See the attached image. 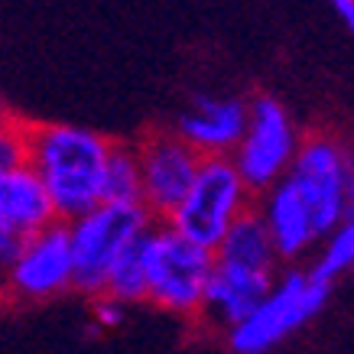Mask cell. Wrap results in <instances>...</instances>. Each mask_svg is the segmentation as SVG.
<instances>
[{
    "mask_svg": "<svg viewBox=\"0 0 354 354\" xmlns=\"http://www.w3.org/2000/svg\"><path fill=\"white\" fill-rule=\"evenodd\" d=\"M153 218L143 205H114L97 202L85 215L65 221L68 247H72V290L101 296L111 263L127 250L133 241L150 231Z\"/></svg>",
    "mask_w": 354,
    "mask_h": 354,
    "instance_id": "4",
    "label": "cell"
},
{
    "mask_svg": "<svg viewBox=\"0 0 354 354\" xmlns=\"http://www.w3.org/2000/svg\"><path fill=\"white\" fill-rule=\"evenodd\" d=\"M20 244H23V237H17V234H10V231H3V227H0V267H3V270L13 263V257H17Z\"/></svg>",
    "mask_w": 354,
    "mask_h": 354,
    "instance_id": "20",
    "label": "cell"
},
{
    "mask_svg": "<svg viewBox=\"0 0 354 354\" xmlns=\"http://www.w3.org/2000/svg\"><path fill=\"white\" fill-rule=\"evenodd\" d=\"M101 202L140 205V166L137 153L127 143H111L104 172H101Z\"/></svg>",
    "mask_w": 354,
    "mask_h": 354,
    "instance_id": "15",
    "label": "cell"
},
{
    "mask_svg": "<svg viewBox=\"0 0 354 354\" xmlns=\"http://www.w3.org/2000/svg\"><path fill=\"white\" fill-rule=\"evenodd\" d=\"M215 267V254L192 244L162 221H153L143 234L147 302L183 319H198L202 296Z\"/></svg>",
    "mask_w": 354,
    "mask_h": 354,
    "instance_id": "3",
    "label": "cell"
},
{
    "mask_svg": "<svg viewBox=\"0 0 354 354\" xmlns=\"http://www.w3.org/2000/svg\"><path fill=\"white\" fill-rule=\"evenodd\" d=\"M7 302H13L10 299V283H7V270L0 267V306H7Z\"/></svg>",
    "mask_w": 354,
    "mask_h": 354,
    "instance_id": "22",
    "label": "cell"
},
{
    "mask_svg": "<svg viewBox=\"0 0 354 354\" xmlns=\"http://www.w3.org/2000/svg\"><path fill=\"white\" fill-rule=\"evenodd\" d=\"M13 118H17V114L10 111V104H7V101L0 97V124H7V120H13Z\"/></svg>",
    "mask_w": 354,
    "mask_h": 354,
    "instance_id": "23",
    "label": "cell"
},
{
    "mask_svg": "<svg viewBox=\"0 0 354 354\" xmlns=\"http://www.w3.org/2000/svg\"><path fill=\"white\" fill-rule=\"evenodd\" d=\"M254 212H257L263 227H267L277 260L286 263V267H296V260L309 257L312 250L319 247V241H322L306 202H302L299 192L286 179L270 185L267 192L254 195Z\"/></svg>",
    "mask_w": 354,
    "mask_h": 354,
    "instance_id": "10",
    "label": "cell"
},
{
    "mask_svg": "<svg viewBox=\"0 0 354 354\" xmlns=\"http://www.w3.org/2000/svg\"><path fill=\"white\" fill-rule=\"evenodd\" d=\"M283 179L299 192L322 237L344 221H351V153L335 133H325V130L302 133L299 150Z\"/></svg>",
    "mask_w": 354,
    "mask_h": 354,
    "instance_id": "5",
    "label": "cell"
},
{
    "mask_svg": "<svg viewBox=\"0 0 354 354\" xmlns=\"http://www.w3.org/2000/svg\"><path fill=\"white\" fill-rule=\"evenodd\" d=\"M133 153L140 166V205L147 208L153 221H166L189 192L202 156L172 130L147 133L133 147Z\"/></svg>",
    "mask_w": 354,
    "mask_h": 354,
    "instance_id": "8",
    "label": "cell"
},
{
    "mask_svg": "<svg viewBox=\"0 0 354 354\" xmlns=\"http://www.w3.org/2000/svg\"><path fill=\"white\" fill-rule=\"evenodd\" d=\"M26 127L30 124L20 118L0 124V172L26 166Z\"/></svg>",
    "mask_w": 354,
    "mask_h": 354,
    "instance_id": "18",
    "label": "cell"
},
{
    "mask_svg": "<svg viewBox=\"0 0 354 354\" xmlns=\"http://www.w3.org/2000/svg\"><path fill=\"white\" fill-rule=\"evenodd\" d=\"M124 315H127V306L118 299H111V296H91V319H95L97 328H118L124 322Z\"/></svg>",
    "mask_w": 354,
    "mask_h": 354,
    "instance_id": "19",
    "label": "cell"
},
{
    "mask_svg": "<svg viewBox=\"0 0 354 354\" xmlns=\"http://www.w3.org/2000/svg\"><path fill=\"white\" fill-rule=\"evenodd\" d=\"M254 208V195L241 183L227 156H202L189 192L162 225L192 244L215 250L237 218Z\"/></svg>",
    "mask_w": 354,
    "mask_h": 354,
    "instance_id": "6",
    "label": "cell"
},
{
    "mask_svg": "<svg viewBox=\"0 0 354 354\" xmlns=\"http://www.w3.org/2000/svg\"><path fill=\"white\" fill-rule=\"evenodd\" d=\"M104 296L133 306V302H147V270H143V237L120 254L111 263L108 277H104Z\"/></svg>",
    "mask_w": 354,
    "mask_h": 354,
    "instance_id": "16",
    "label": "cell"
},
{
    "mask_svg": "<svg viewBox=\"0 0 354 354\" xmlns=\"http://www.w3.org/2000/svg\"><path fill=\"white\" fill-rule=\"evenodd\" d=\"M332 290L335 286L312 279L309 270L286 267L277 273L270 292L254 306V312L225 332L231 354H270L328 306Z\"/></svg>",
    "mask_w": 354,
    "mask_h": 354,
    "instance_id": "2",
    "label": "cell"
},
{
    "mask_svg": "<svg viewBox=\"0 0 354 354\" xmlns=\"http://www.w3.org/2000/svg\"><path fill=\"white\" fill-rule=\"evenodd\" d=\"M277 273H257V270H241L218 263L212 267L208 286L202 296V312L198 319L212 325V328H234L241 319H247L254 306L270 292Z\"/></svg>",
    "mask_w": 354,
    "mask_h": 354,
    "instance_id": "12",
    "label": "cell"
},
{
    "mask_svg": "<svg viewBox=\"0 0 354 354\" xmlns=\"http://www.w3.org/2000/svg\"><path fill=\"white\" fill-rule=\"evenodd\" d=\"M212 254H215L218 263L241 267V270H257V273H277V267H279L267 227H263V221H260V215L254 208L244 212L234 225L227 227V234L218 241V247Z\"/></svg>",
    "mask_w": 354,
    "mask_h": 354,
    "instance_id": "14",
    "label": "cell"
},
{
    "mask_svg": "<svg viewBox=\"0 0 354 354\" xmlns=\"http://www.w3.org/2000/svg\"><path fill=\"white\" fill-rule=\"evenodd\" d=\"M332 10L338 13V20L351 30L354 26V0H332Z\"/></svg>",
    "mask_w": 354,
    "mask_h": 354,
    "instance_id": "21",
    "label": "cell"
},
{
    "mask_svg": "<svg viewBox=\"0 0 354 354\" xmlns=\"http://www.w3.org/2000/svg\"><path fill=\"white\" fill-rule=\"evenodd\" d=\"M299 140L302 133L286 104H279L273 95H257L254 101H247L244 133L227 160L237 169L241 183L250 189V195H260L290 172Z\"/></svg>",
    "mask_w": 354,
    "mask_h": 354,
    "instance_id": "7",
    "label": "cell"
},
{
    "mask_svg": "<svg viewBox=\"0 0 354 354\" xmlns=\"http://www.w3.org/2000/svg\"><path fill=\"white\" fill-rule=\"evenodd\" d=\"M111 140L78 124H30L26 166L43 183L55 221H72L101 202V172Z\"/></svg>",
    "mask_w": 354,
    "mask_h": 354,
    "instance_id": "1",
    "label": "cell"
},
{
    "mask_svg": "<svg viewBox=\"0 0 354 354\" xmlns=\"http://www.w3.org/2000/svg\"><path fill=\"white\" fill-rule=\"evenodd\" d=\"M55 221L53 202L30 166L0 172V227L17 237H30Z\"/></svg>",
    "mask_w": 354,
    "mask_h": 354,
    "instance_id": "13",
    "label": "cell"
},
{
    "mask_svg": "<svg viewBox=\"0 0 354 354\" xmlns=\"http://www.w3.org/2000/svg\"><path fill=\"white\" fill-rule=\"evenodd\" d=\"M10 299L49 302L72 290V247L65 221H53L43 231L23 237L13 263L7 267Z\"/></svg>",
    "mask_w": 354,
    "mask_h": 354,
    "instance_id": "9",
    "label": "cell"
},
{
    "mask_svg": "<svg viewBox=\"0 0 354 354\" xmlns=\"http://www.w3.org/2000/svg\"><path fill=\"white\" fill-rule=\"evenodd\" d=\"M247 124V101L234 95H198L176 120V137L198 156H231Z\"/></svg>",
    "mask_w": 354,
    "mask_h": 354,
    "instance_id": "11",
    "label": "cell"
},
{
    "mask_svg": "<svg viewBox=\"0 0 354 354\" xmlns=\"http://www.w3.org/2000/svg\"><path fill=\"white\" fill-rule=\"evenodd\" d=\"M319 244H322V250L312 260L309 277L325 283V286H335L354 263V221H344L335 231H328Z\"/></svg>",
    "mask_w": 354,
    "mask_h": 354,
    "instance_id": "17",
    "label": "cell"
}]
</instances>
